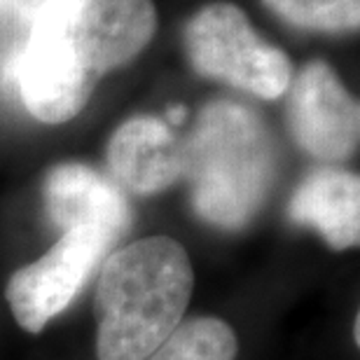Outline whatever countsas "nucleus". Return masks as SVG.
Listing matches in <instances>:
<instances>
[{
	"label": "nucleus",
	"mask_w": 360,
	"mask_h": 360,
	"mask_svg": "<svg viewBox=\"0 0 360 360\" xmlns=\"http://www.w3.org/2000/svg\"><path fill=\"white\" fill-rule=\"evenodd\" d=\"M155 31L153 0H45L7 77L35 120L63 124L84 110L101 77L150 45Z\"/></svg>",
	"instance_id": "obj_1"
},
{
	"label": "nucleus",
	"mask_w": 360,
	"mask_h": 360,
	"mask_svg": "<svg viewBox=\"0 0 360 360\" xmlns=\"http://www.w3.org/2000/svg\"><path fill=\"white\" fill-rule=\"evenodd\" d=\"M192 290L190 255L171 236L108 253L94 295L98 360H146L183 323Z\"/></svg>",
	"instance_id": "obj_2"
},
{
	"label": "nucleus",
	"mask_w": 360,
	"mask_h": 360,
	"mask_svg": "<svg viewBox=\"0 0 360 360\" xmlns=\"http://www.w3.org/2000/svg\"><path fill=\"white\" fill-rule=\"evenodd\" d=\"M183 150L194 213L227 232L246 227L276 180V143L264 120L236 101H211Z\"/></svg>",
	"instance_id": "obj_3"
},
{
	"label": "nucleus",
	"mask_w": 360,
	"mask_h": 360,
	"mask_svg": "<svg viewBox=\"0 0 360 360\" xmlns=\"http://www.w3.org/2000/svg\"><path fill=\"white\" fill-rule=\"evenodd\" d=\"M183 42L192 68L208 80L267 101L283 96L290 87L288 54L264 40L234 3L215 0L194 12L185 24Z\"/></svg>",
	"instance_id": "obj_4"
},
{
	"label": "nucleus",
	"mask_w": 360,
	"mask_h": 360,
	"mask_svg": "<svg viewBox=\"0 0 360 360\" xmlns=\"http://www.w3.org/2000/svg\"><path fill=\"white\" fill-rule=\"evenodd\" d=\"M120 236L105 227H70L35 262L7 281L5 297L26 333L38 335L73 304Z\"/></svg>",
	"instance_id": "obj_5"
},
{
	"label": "nucleus",
	"mask_w": 360,
	"mask_h": 360,
	"mask_svg": "<svg viewBox=\"0 0 360 360\" xmlns=\"http://www.w3.org/2000/svg\"><path fill=\"white\" fill-rule=\"evenodd\" d=\"M288 129L307 155L347 162L358 150L360 108L330 63L309 61L288 87Z\"/></svg>",
	"instance_id": "obj_6"
},
{
	"label": "nucleus",
	"mask_w": 360,
	"mask_h": 360,
	"mask_svg": "<svg viewBox=\"0 0 360 360\" xmlns=\"http://www.w3.org/2000/svg\"><path fill=\"white\" fill-rule=\"evenodd\" d=\"M108 174L122 192L150 194L169 190L185 171V150L169 124L155 115L122 122L108 141Z\"/></svg>",
	"instance_id": "obj_7"
},
{
	"label": "nucleus",
	"mask_w": 360,
	"mask_h": 360,
	"mask_svg": "<svg viewBox=\"0 0 360 360\" xmlns=\"http://www.w3.org/2000/svg\"><path fill=\"white\" fill-rule=\"evenodd\" d=\"M42 199L49 220L61 229L105 227L122 236L134 220L124 192L87 164L66 162L49 169Z\"/></svg>",
	"instance_id": "obj_8"
},
{
	"label": "nucleus",
	"mask_w": 360,
	"mask_h": 360,
	"mask_svg": "<svg viewBox=\"0 0 360 360\" xmlns=\"http://www.w3.org/2000/svg\"><path fill=\"white\" fill-rule=\"evenodd\" d=\"M288 215L302 227L316 229L333 250L360 241V178L351 171L321 167L295 187Z\"/></svg>",
	"instance_id": "obj_9"
},
{
	"label": "nucleus",
	"mask_w": 360,
	"mask_h": 360,
	"mask_svg": "<svg viewBox=\"0 0 360 360\" xmlns=\"http://www.w3.org/2000/svg\"><path fill=\"white\" fill-rule=\"evenodd\" d=\"M239 340L229 323L213 316L187 319L146 360H236Z\"/></svg>",
	"instance_id": "obj_10"
},
{
	"label": "nucleus",
	"mask_w": 360,
	"mask_h": 360,
	"mask_svg": "<svg viewBox=\"0 0 360 360\" xmlns=\"http://www.w3.org/2000/svg\"><path fill=\"white\" fill-rule=\"evenodd\" d=\"M262 5L302 31L349 33L360 26V0H262Z\"/></svg>",
	"instance_id": "obj_11"
},
{
	"label": "nucleus",
	"mask_w": 360,
	"mask_h": 360,
	"mask_svg": "<svg viewBox=\"0 0 360 360\" xmlns=\"http://www.w3.org/2000/svg\"><path fill=\"white\" fill-rule=\"evenodd\" d=\"M45 0H0V24H12V21H31L33 14L40 10Z\"/></svg>",
	"instance_id": "obj_12"
},
{
	"label": "nucleus",
	"mask_w": 360,
	"mask_h": 360,
	"mask_svg": "<svg viewBox=\"0 0 360 360\" xmlns=\"http://www.w3.org/2000/svg\"><path fill=\"white\" fill-rule=\"evenodd\" d=\"M185 105H174V108H171V110L167 112V117L171 120V122H174V124H180V122H183L185 120Z\"/></svg>",
	"instance_id": "obj_13"
},
{
	"label": "nucleus",
	"mask_w": 360,
	"mask_h": 360,
	"mask_svg": "<svg viewBox=\"0 0 360 360\" xmlns=\"http://www.w3.org/2000/svg\"><path fill=\"white\" fill-rule=\"evenodd\" d=\"M354 340H356V344L360 342V319L356 316V323H354Z\"/></svg>",
	"instance_id": "obj_14"
}]
</instances>
